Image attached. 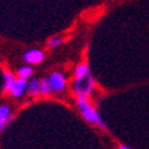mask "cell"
<instances>
[{
    "label": "cell",
    "mask_w": 149,
    "mask_h": 149,
    "mask_svg": "<svg viewBox=\"0 0 149 149\" xmlns=\"http://www.w3.org/2000/svg\"><path fill=\"white\" fill-rule=\"evenodd\" d=\"M11 121H12V120H10V121H6V122H1V124H0V133L3 132V130H4V129H6V128H7V126H8V124H10Z\"/></svg>",
    "instance_id": "cell-13"
},
{
    "label": "cell",
    "mask_w": 149,
    "mask_h": 149,
    "mask_svg": "<svg viewBox=\"0 0 149 149\" xmlns=\"http://www.w3.org/2000/svg\"><path fill=\"white\" fill-rule=\"evenodd\" d=\"M77 105H78V109H79L82 117L85 118L87 122H90V124H93V125H98V126H100L101 129H104V130L108 129L104 122V120L101 118V116L94 110V108L90 105V102L87 101L86 95H78Z\"/></svg>",
    "instance_id": "cell-1"
},
{
    "label": "cell",
    "mask_w": 149,
    "mask_h": 149,
    "mask_svg": "<svg viewBox=\"0 0 149 149\" xmlns=\"http://www.w3.org/2000/svg\"><path fill=\"white\" fill-rule=\"evenodd\" d=\"M14 120V116H11V108L8 105H1L0 106V124L6 121Z\"/></svg>",
    "instance_id": "cell-6"
},
{
    "label": "cell",
    "mask_w": 149,
    "mask_h": 149,
    "mask_svg": "<svg viewBox=\"0 0 149 149\" xmlns=\"http://www.w3.org/2000/svg\"><path fill=\"white\" fill-rule=\"evenodd\" d=\"M120 149H130V146H128V145H120Z\"/></svg>",
    "instance_id": "cell-14"
},
{
    "label": "cell",
    "mask_w": 149,
    "mask_h": 149,
    "mask_svg": "<svg viewBox=\"0 0 149 149\" xmlns=\"http://www.w3.org/2000/svg\"><path fill=\"white\" fill-rule=\"evenodd\" d=\"M27 93L30 95H38L40 93L39 90V81L38 79H32L31 82L27 83Z\"/></svg>",
    "instance_id": "cell-10"
},
{
    "label": "cell",
    "mask_w": 149,
    "mask_h": 149,
    "mask_svg": "<svg viewBox=\"0 0 149 149\" xmlns=\"http://www.w3.org/2000/svg\"><path fill=\"white\" fill-rule=\"evenodd\" d=\"M32 73H34V69L30 66H22L17 69V77H20V78H24V79H27V78H30V77L32 75Z\"/></svg>",
    "instance_id": "cell-11"
},
{
    "label": "cell",
    "mask_w": 149,
    "mask_h": 149,
    "mask_svg": "<svg viewBox=\"0 0 149 149\" xmlns=\"http://www.w3.org/2000/svg\"><path fill=\"white\" fill-rule=\"evenodd\" d=\"M23 59H24V62H27L28 65H39V63H42L43 59H45V52L38 49L28 50L27 52H24Z\"/></svg>",
    "instance_id": "cell-5"
},
{
    "label": "cell",
    "mask_w": 149,
    "mask_h": 149,
    "mask_svg": "<svg viewBox=\"0 0 149 149\" xmlns=\"http://www.w3.org/2000/svg\"><path fill=\"white\" fill-rule=\"evenodd\" d=\"M39 90L45 95H50V94L54 93V90L51 89V85H50L49 78H43V79L39 81Z\"/></svg>",
    "instance_id": "cell-7"
},
{
    "label": "cell",
    "mask_w": 149,
    "mask_h": 149,
    "mask_svg": "<svg viewBox=\"0 0 149 149\" xmlns=\"http://www.w3.org/2000/svg\"><path fill=\"white\" fill-rule=\"evenodd\" d=\"M3 77H4V91H6V93H10L11 86H12V83H14V81H15V77H14V74L10 73V71H4Z\"/></svg>",
    "instance_id": "cell-8"
},
{
    "label": "cell",
    "mask_w": 149,
    "mask_h": 149,
    "mask_svg": "<svg viewBox=\"0 0 149 149\" xmlns=\"http://www.w3.org/2000/svg\"><path fill=\"white\" fill-rule=\"evenodd\" d=\"M49 81H50V85H51V89L54 91L59 93V91H63L65 87H66V78L59 71H54V73L50 74Z\"/></svg>",
    "instance_id": "cell-3"
},
{
    "label": "cell",
    "mask_w": 149,
    "mask_h": 149,
    "mask_svg": "<svg viewBox=\"0 0 149 149\" xmlns=\"http://www.w3.org/2000/svg\"><path fill=\"white\" fill-rule=\"evenodd\" d=\"M62 43H63V38H61V36H54V38L49 39L47 46H49L50 49H58L59 46H62Z\"/></svg>",
    "instance_id": "cell-12"
},
{
    "label": "cell",
    "mask_w": 149,
    "mask_h": 149,
    "mask_svg": "<svg viewBox=\"0 0 149 149\" xmlns=\"http://www.w3.org/2000/svg\"><path fill=\"white\" fill-rule=\"evenodd\" d=\"M27 79L24 78H20V77H17L15 78L14 83H12V86H11V95L12 97H22L23 94L27 91Z\"/></svg>",
    "instance_id": "cell-4"
},
{
    "label": "cell",
    "mask_w": 149,
    "mask_h": 149,
    "mask_svg": "<svg viewBox=\"0 0 149 149\" xmlns=\"http://www.w3.org/2000/svg\"><path fill=\"white\" fill-rule=\"evenodd\" d=\"M90 74V69L87 66V63H79L75 69V78H82Z\"/></svg>",
    "instance_id": "cell-9"
},
{
    "label": "cell",
    "mask_w": 149,
    "mask_h": 149,
    "mask_svg": "<svg viewBox=\"0 0 149 149\" xmlns=\"http://www.w3.org/2000/svg\"><path fill=\"white\" fill-rule=\"evenodd\" d=\"M71 89L77 95H86L87 97L94 89V78L91 77V74L82 77V78H75L71 83Z\"/></svg>",
    "instance_id": "cell-2"
}]
</instances>
